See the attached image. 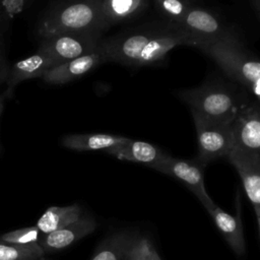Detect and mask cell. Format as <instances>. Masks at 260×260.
I'll use <instances>...</instances> for the list:
<instances>
[{
  "label": "cell",
  "instance_id": "obj_1",
  "mask_svg": "<svg viewBox=\"0 0 260 260\" xmlns=\"http://www.w3.org/2000/svg\"><path fill=\"white\" fill-rule=\"evenodd\" d=\"M204 44L179 25L167 21L153 22L123 30L102 40L100 47L107 62L130 67L152 66L162 62L179 46L197 48Z\"/></svg>",
  "mask_w": 260,
  "mask_h": 260
},
{
  "label": "cell",
  "instance_id": "obj_2",
  "mask_svg": "<svg viewBox=\"0 0 260 260\" xmlns=\"http://www.w3.org/2000/svg\"><path fill=\"white\" fill-rule=\"evenodd\" d=\"M102 0H64L43 18L38 31L42 39L66 32L106 31L101 9Z\"/></svg>",
  "mask_w": 260,
  "mask_h": 260
},
{
  "label": "cell",
  "instance_id": "obj_3",
  "mask_svg": "<svg viewBox=\"0 0 260 260\" xmlns=\"http://www.w3.org/2000/svg\"><path fill=\"white\" fill-rule=\"evenodd\" d=\"M197 49L208 55L230 77L247 88L260 84V61L242 50L236 36L204 43Z\"/></svg>",
  "mask_w": 260,
  "mask_h": 260
},
{
  "label": "cell",
  "instance_id": "obj_4",
  "mask_svg": "<svg viewBox=\"0 0 260 260\" xmlns=\"http://www.w3.org/2000/svg\"><path fill=\"white\" fill-rule=\"evenodd\" d=\"M178 95L189 106L191 113L221 123L233 124L242 108L235 93L218 84L182 89Z\"/></svg>",
  "mask_w": 260,
  "mask_h": 260
},
{
  "label": "cell",
  "instance_id": "obj_5",
  "mask_svg": "<svg viewBox=\"0 0 260 260\" xmlns=\"http://www.w3.org/2000/svg\"><path fill=\"white\" fill-rule=\"evenodd\" d=\"M191 114L197 135L196 160L206 167L213 160L228 157L234 148L233 124L211 121L195 113Z\"/></svg>",
  "mask_w": 260,
  "mask_h": 260
},
{
  "label": "cell",
  "instance_id": "obj_6",
  "mask_svg": "<svg viewBox=\"0 0 260 260\" xmlns=\"http://www.w3.org/2000/svg\"><path fill=\"white\" fill-rule=\"evenodd\" d=\"M100 31H75L42 39L38 51L52 58L57 64L75 59L94 51L101 41Z\"/></svg>",
  "mask_w": 260,
  "mask_h": 260
},
{
  "label": "cell",
  "instance_id": "obj_7",
  "mask_svg": "<svg viewBox=\"0 0 260 260\" xmlns=\"http://www.w3.org/2000/svg\"><path fill=\"white\" fill-rule=\"evenodd\" d=\"M204 168L205 167L199 164L196 159L188 160L176 158L168 154L162 160L155 164L150 169L171 176L182 182L207 210L213 207L215 203L208 195L204 185Z\"/></svg>",
  "mask_w": 260,
  "mask_h": 260
},
{
  "label": "cell",
  "instance_id": "obj_8",
  "mask_svg": "<svg viewBox=\"0 0 260 260\" xmlns=\"http://www.w3.org/2000/svg\"><path fill=\"white\" fill-rule=\"evenodd\" d=\"M234 148L245 156L258 160L260 154V107L241 108L233 123Z\"/></svg>",
  "mask_w": 260,
  "mask_h": 260
},
{
  "label": "cell",
  "instance_id": "obj_9",
  "mask_svg": "<svg viewBox=\"0 0 260 260\" xmlns=\"http://www.w3.org/2000/svg\"><path fill=\"white\" fill-rule=\"evenodd\" d=\"M179 26L201 39L204 43L221 40L233 35L213 12L195 4L186 12Z\"/></svg>",
  "mask_w": 260,
  "mask_h": 260
},
{
  "label": "cell",
  "instance_id": "obj_10",
  "mask_svg": "<svg viewBox=\"0 0 260 260\" xmlns=\"http://www.w3.org/2000/svg\"><path fill=\"white\" fill-rule=\"evenodd\" d=\"M106 62V56L99 45L94 51L88 54L56 65L45 72L42 78L50 84H64L80 78Z\"/></svg>",
  "mask_w": 260,
  "mask_h": 260
},
{
  "label": "cell",
  "instance_id": "obj_11",
  "mask_svg": "<svg viewBox=\"0 0 260 260\" xmlns=\"http://www.w3.org/2000/svg\"><path fill=\"white\" fill-rule=\"evenodd\" d=\"M241 196L237 194V212L236 215H232L216 204L207 209V212L213 219L218 231L221 233L223 239L226 241L231 249L238 256L245 254L246 245L243 233V224L241 219Z\"/></svg>",
  "mask_w": 260,
  "mask_h": 260
},
{
  "label": "cell",
  "instance_id": "obj_12",
  "mask_svg": "<svg viewBox=\"0 0 260 260\" xmlns=\"http://www.w3.org/2000/svg\"><path fill=\"white\" fill-rule=\"evenodd\" d=\"M95 229L96 221L93 218L80 217L62 229L45 235L39 244L45 253L59 252L91 234Z\"/></svg>",
  "mask_w": 260,
  "mask_h": 260
},
{
  "label": "cell",
  "instance_id": "obj_13",
  "mask_svg": "<svg viewBox=\"0 0 260 260\" xmlns=\"http://www.w3.org/2000/svg\"><path fill=\"white\" fill-rule=\"evenodd\" d=\"M56 65L58 64L52 58L40 51H37L34 55L27 58L17 61L13 64L10 70H8L6 78L8 92H11L12 89L23 80L43 77L45 72Z\"/></svg>",
  "mask_w": 260,
  "mask_h": 260
},
{
  "label": "cell",
  "instance_id": "obj_14",
  "mask_svg": "<svg viewBox=\"0 0 260 260\" xmlns=\"http://www.w3.org/2000/svg\"><path fill=\"white\" fill-rule=\"evenodd\" d=\"M106 152L118 159L142 164L148 168L159 162L168 155V153L156 145L133 139H129L127 142L113 147Z\"/></svg>",
  "mask_w": 260,
  "mask_h": 260
},
{
  "label": "cell",
  "instance_id": "obj_15",
  "mask_svg": "<svg viewBox=\"0 0 260 260\" xmlns=\"http://www.w3.org/2000/svg\"><path fill=\"white\" fill-rule=\"evenodd\" d=\"M148 6V0H102L101 9L105 29L129 22L140 16Z\"/></svg>",
  "mask_w": 260,
  "mask_h": 260
},
{
  "label": "cell",
  "instance_id": "obj_16",
  "mask_svg": "<svg viewBox=\"0 0 260 260\" xmlns=\"http://www.w3.org/2000/svg\"><path fill=\"white\" fill-rule=\"evenodd\" d=\"M238 172L244 190L254 207H260V164L233 149L226 157Z\"/></svg>",
  "mask_w": 260,
  "mask_h": 260
},
{
  "label": "cell",
  "instance_id": "obj_17",
  "mask_svg": "<svg viewBox=\"0 0 260 260\" xmlns=\"http://www.w3.org/2000/svg\"><path fill=\"white\" fill-rule=\"evenodd\" d=\"M130 138L120 135L108 133H85V134H70L64 136L62 144L69 149L76 151H107L113 147L119 146L127 142Z\"/></svg>",
  "mask_w": 260,
  "mask_h": 260
},
{
  "label": "cell",
  "instance_id": "obj_18",
  "mask_svg": "<svg viewBox=\"0 0 260 260\" xmlns=\"http://www.w3.org/2000/svg\"><path fill=\"white\" fill-rule=\"evenodd\" d=\"M139 235L121 232L106 239L90 260H127Z\"/></svg>",
  "mask_w": 260,
  "mask_h": 260
},
{
  "label": "cell",
  "instance_id": "obj_19",
  "mask_svg": "<svg viewBox=\"0 0 260 260\" xmlns=\"http://www.w3.org/2000/svg\"><path fill=\"white\" fill-rule=\"evenodd\" d=\"M81 214L82 210L78 204L64 207L52 206L49 207L38 219L36 226L40 233L47 235L76 221L82 217Z\"/></svg>",
  "mask_w": 260,
  "mask_h": 260
},
{
  "label": "cell",
  "instance_id": "obj_20",
  "mask_svg": "<svg viewBox=\"0 0 260 260\" xmlns=\"http://www.w3.org/2000/svg\"><path fill=\"white\" fill-rule=\"evenodd\" d=\"M44 254L40 244L20 245L0 241V260H39Z\"/></svg>",
  "mask_w": 260,
  "mask_h": 260
},
{
  "label": "cell",
  "instance_id": "obj_21",
  "mask_svg": "<svg viewBox=\"0 0 260 260\" xmlns=\"http://www.w3.org/2000/svg\"><path fill=\"white\" fill-rule=\"evenodd\" d=\"M154 7L165 21L179 25L180 21L193 5L191 0H153Z\"/></svg>",
  "mask_w": 260,
  "mask_h": 260
},
{
  "label": "cell",
  "instance_id": "obj_22",
  "mask_svg": "<svg viewBox=\"0 0 260 260\" xmlns=\"http://www.w3.org/2000/svg\"><path fill=\"white\" fill-rule=\"evenodd\" d=\"M40 231L35 226H26L19 230H14L3 234L0 237V241L20 244V245H31L39 244L40 240Z\"/></svg>",
  "mask_w": 260,
  "mask_h": 260
},
{
  "label": "cell",
  "instance_id": "obj_23",
  "mask_svg": "<svg viewBox=\"0 0 260 260\" xmlns=\"http://www.w3.org/2000/svg\"><path fill=\"white\" fill-rule=\"evenodd\" d=\"M130 258L131 260H161L152 243L141 236L133 247Z\"/></svg>",
  "mask_w": 260,
  "mask_h": 260
},
{
  "label": "cell",
  "instance_id": "obj_24",
  "mask_svg": "<svg viewBox=\"0 0 260 260\" xmlns=\"http://www.w3.org/2000/svg\"><path fill=\"white\" fill-rule=\"evenodd\" d=\"M8 75V69L6 67V61L4 57V51H3V44L0 38V85L6 81Z\"/></svg>",
  "mask_w": 260,
  "mask_h": 260
},
{
  "label": "cell",
  "instance_id": "obj_25",
  "mask_svg": "<svg viewBox=\"0 0 260 260\" xmlns=\"http://www.w3.org/2000/svg\"><path fill=\"white\" fill-rule=\"evenodd\" d=\"M24 0H5V6L9 13H17L21 10Z\"/></svg>",
  "mask_w": 260,
  "mask_h": 260
},
{
  "label": "cell",
  "instance_id": "obj_26",
  "mask_svg": "<svg viewBox=\"0 0 260 260\" xmlns=\"http://www.w3.org/2000/svg\"><path fill=\"white\" fill-rule=\"evenodd\" d=\"M255 95L256 98L258 99V101L260 102V85H254V86H251L249 88Z\"/></svg>",
  "mask_w": 260,
  "mask_h": 260
},
{
  "label": "cell",
  "instance_id": "obj_27",
  "mask_svg": "<svg viewBox=\"0 0 260 260\" xmlns=\"http://www.w3.org/2000/svg\"><path fill=\"white\" fill-rule=\"evenodd\" d=\"M255 210V214H256V218H257V222H258V226H259V232H260V207H254Z\"/></svg>",
  "mask_w": 260,
  "mask_h": 260
},
{
  "label": "cell",
  "instance_id": "obj_28",
  "mask_svg": "<svg viewBox=\"0 0 260 260\" xmlns=\"http://www.w3.org/2000/svg\"><path fill=\"white\" fill-rule=\"evenodd\" d=\"M253 3L257 9L258 12H260V0H253Z\"/></svg>",
  "mask_w": 260,
  "mask_h": 260
},
{
  "label": "cell",
  "instance_id": "obj_29",
  "mask_svg": "<svg viewBox=\"0 0 260 260\" xmlns=\"http://www.w3.org/2000/svg\"><path fill=\"white\" fill-rule=\"evenodd\" d=\"M2 110H3V103H2V100L0 99V116L2 114Z\"/></svg>",
  "mask_w": 260,
  "mask_h": 260
},
{
  "label": "cell",
  "instance_id": "obj_30",
  "mask_svg": "<svg viewBox=\"0 0 260 260\" xmlns=\"http://www.w3.org/2000/svg\"><path fill=\"white\" fill-rule=\"evenodd\" d=\"M259 164H260V154H259V158H258V160H257Z\"/></svg>",
  "mask_w": 260,
  "mask_h": 260
},
{
  "label": "cell",
  "instance_id": "obj_31",
  "mask_svg": "<svg viewBox=\"0 0 260 260\" xmlns=\"http://www.w3.org/2000/svg\"><path fill=\"white\" fill-rule=\"evenodd\" d=\"M127 260H131V258H130V256H129V257H128V259H127Z\"/></svg>",
  "mask_w": 260,
  "mask_h": 260
},
{
  "label": "cell",
  "instance_id": "obj_32",
  "mask_svg": "<svg viewBox=\"0 0 260 260\" xmlns=\"http://www.w3.org/2000/svg\"><path fill=\"white\" fill-rule=\"evenodd\" d=\"M258 14H259V17H260V12H258Z\"/></svg>",
  "mask_w": 260,
  "mask_h": 260
}]
</instances>
